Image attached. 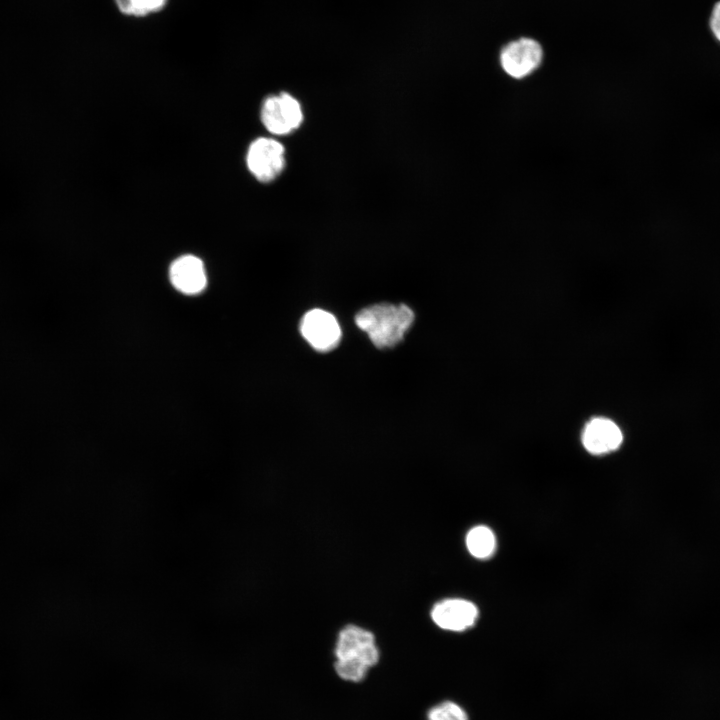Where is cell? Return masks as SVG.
Masks as SVG:
<instances>
[{"mask_svg": "<svg viewBox=\"0 0 720 720\" xmlns=\"http://www.w3.org/2000/svg\"><path fill=\"white\" fill-rule=\"evenodd\" d=\"M117 9L126 16L144 17L166 7L168 0H114Z\"/></svg>", "mask_w": 720, "mask_h": 720, "instance_id": "cell-11", "label": "cell"}, {"mask_svg": "<svg viewBox=\"0 0 720 720\" xmlns=\"http://www.w3.org/2000/svg\"><path fill=\"white\" fill-rule=\"evenodd\" d=\"M169 276L177 290L189 295L201 292L207 284L204 264L194 255L177 258L170 266Z\"/></svg>", "mask_w": 720, "mask_h": 720, "instance_id": "cell-9", "label": "cell"}, {"mask_svg": "<svg viewBox=\"0 0 720 720\" xmlns=\"http://www.w3.org/2000/svg\"><path fill=\"white\" fill-rule=\"evenodd\" d=\"M427 720H469L464 708L456 702L445 700L432 706L426 714Z\"/></svg>", "mask_w": 720, "mask_h": 720, "instance_id": "cell-12", "label": "cell"}, {"mask_svg": "<svg viewBox=\"0 0 720 720\" xmlns=\"http://www.w3.org/2000/svg\"><path fill=\"white\" fill-rule=\"evenodd\" d=\"M477 615L476 606L463 599H447L439 602L431 612L435 624L449 631L466 630L474 624Z\"/></svg>", "mask_w": 720, "mask_h": 720, "instance_id": "cell-7", "label": "cell"}, {"mask_svg": "<svg viewBox=\"0 0 720 720\" xmlns=\"http://www.w3.org/2000/svg\"><path fill=\"white\" fill-rule=\"evenodd\" d=\"M300 330L308 343L318 351H329L339 342L340 326L336 318L321 309L307 312L300 324Z\"/></svg>", "mask_w": 720, "mask_h": 720, "instance_id": "cell-6", "label": "cell"}, {"mask_svg": "<svg viewBox=\"0 0 720 720\" xmlns=\"http://www.w3.org/2000/svg\"><path fill=\"white\" fill-rule=\"evenodd\" d=\"M499 60L507 75L515 79H522L541 65L543 49L538 41L522 37L507 43L501 49Z\"/></svg>", "mask_w": 720, "mask_h": 720, "instance_id": "cell-3", "label": "cell"}, {"mask_svg": "<svg viewBox=\"0 0 720 720\" xmlns=\"http://www.w3.org/2000/svg\"><path fill=\"white\" fill-rule=\"evenodd\" d=\"M334 656L337 676L350 683L362 682L380 659L374 634L356 625H348L339 632Z\"/></svg>", "mask_w": 720, "mask_h": 720, "instance_id": "cell-1", "label": "cell"}, {"mask_svg": "<svg viewBox=\"0 0 720 720\" xmlns=\"http://www.w3.org/2000/svg\"><path fill=\"white\" fill-rule=\"evenodd\" d=\"M413 321V311L404 304H377L364 308L355 316L357 326L378 348L397 345Z\"/></svg>", "mask_w": 720, "mask_h": 720, "instance_id": "cell-2", "label": "cell"}, {"mask_svg": "<svg viewBox=\"0 0 720 720\" xmlns=\"http://www.w3.org/2000/svg\"><path fill=\"white\" fill-rule=\"evenodd\" d=\"M284 148L275 139L258 138L247 151L246 163L249 171L261 182L273 180L285 164Z\"/></svg>", "mask_w": 720, "mask_h": 720, "instance_id": "cell-5", "label": "cell"}, {"mask_svg": "<svg viewBox=\"0 0 720 720\" xmlns=\"http://www.w3.org/2000/svg\"><path fill=\"white\" fill-rule=\"evenodd\" d=\"M710 27L714 36L720 41V2L716 3L712 10Z\"/></svg>", "mask_w": 720, "mask_h": 720, "instance_id": "cell-13", "label": "cell"}, {"mask_svg": "<svg viewBox=\"0 0 720 720\" xmlns=\"http://www.w3.org/2000/svg\"><path fill=\"white\" fill-rule=\"evenodd\" d=\"M620 428L607 418L591 419L582 432V443L592 454H604L616 450L622 443Z\"/></svg>", "mask_w": 720, "mask_h": 720, "instance_id": "cell-8", "label": "cell"}, {"mask_svg": "<svg viewBox=\"0 0 720 720\" xmlns=\"http://www.w3.org/2000/svg\"><path fill=\"white\" fill-rule=\"evenodd\" d=\"M261 120L266 129L275 135H285L299 127L303 113L299 102L288 93L265 99Z\"/></svg>", "mask_w": 720, "mask_h": 720, "instance_id": "cell-4", "label": "cell"}, {"mask_svg": "<svg viewBox=\"0 0 720 720\" xmlns=\"http://www.w3.org/2000/svg\"><path fill=\"white\" fill-rule=\"evenodd\" d=\"M466 545L474 557L484 559L489 557L495 550V536L488 527L476 526L468 532Z\"/></svg>", "mask_w": 720, "mask_h": 720, "instance_id": "cell-10", "label": "cell"}]
</instances>
